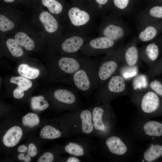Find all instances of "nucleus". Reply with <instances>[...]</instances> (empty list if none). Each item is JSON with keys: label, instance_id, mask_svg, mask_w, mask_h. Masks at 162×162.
<instances>
[{"label": "nucleus", "instance_id": "dca6fc26", "mask_svg": "<svg viewBox=\"0 0 162 162\" xmlns=\"http://www.w3.org/2000/svg\"><path fill=\"white\" fill-rule=\"evenodd\" d=\"M99 32L101 36L105 37L115 41L121 39L124 34L123 29L121 27L112 23L104 26L100 25Z\"/></svg>", "mask_w": 162, "mask_h": 162}, {"label": "nucleus", "instance_id": "c756f323", "mask_svg": "<svg viewBox=\"0 0 162 162\" xmlns=\"http://www.w3.org/2000/svg\"><path fill=\"white\" fill-rule=\"evenodd\" d=\"M22 122L24 126L32 128L39 124L40 118L37 114L30 112L22 117Z\"/></svg>", "mask_w": 162, "mask_h": 162}, {"label": "nucleus", "instance_id": "0eeeda50", "mask_svg": "<svg viewBox=\"0 0 162 162\" xmlns=\"http://www.w3.org/2000/svg\"><path fill=\"white\" fill-rule=\"evenodd\" d=\"M130 96L139 112L144 118L155 112L161 106L160 97L150 89L140 93H131Z\"/></svg>", "mask_w": 162, "mask_h": 162}, {"label": "nucleus", "instance_id": "9b49d317", "mask_svg": "<svg viewBox=\"0 0 162 162\" xmlns=\"http://www.w3.org/2000/svg\"><path fill=\"white\" fill-rule=\"evenodd\" d=\"M89 59L79 54L58 57L56 66L60 75L67 76L68 78L81 68Z\"/></svg>", "mask_w": 162, "mask_h": 162}, {"label": "nucleus", "instance_id": "7c9ffc66", "mask_svg": "<svg viewBox=\"0 0 162 162\" xmlns=\"http://www.w3.org/2000/svg\"><path fill=\"white\" fill-rule=\"evenodd\" d=\"M157 33V30L154 27L149 26L140 32L139 38L142 41H148L153 39L156 36Z\"/></svg>", "mask_w": 162, "mask_h": 162}, {"label": "nucleus", "instance_id": "1a4fd4ad", "mask_svg": "<svg viewBox=\"0 0 162 162\" xmlns=\"http://www.w3.org/2000/svg\"><path fill=\"white\" fill-rule=\"evenodd\" d=\"M91 38L88 34L72 31L57 40L58 50L65 56L77 54Z\"/></svg>", "mask_w": 162, "mask_h": 162}, {"label": "nucleus", "instance_id": "2f4dec72", "mask_svg": "<svg viewBox=\"0 0 162 162\" xmlns=\"http://www.w3.org/2000/svg\"><path fill=\"white\" fill-rule=\"evenodd\" d=\"M14 22L4 15H0V30L2 32L10 31L14 28Z\"/></svg>", "mask_w": 162, "mask_h": 162}, {"label": "nucleus", "instance_id": "7ed1b4c3", "mask_svg": "<svg viewBox=\"0 0 162 162\" xmlns=\"http://www.w3.org/2000/svg\"><path fill=\"white\" fill-rule=\"evenodd\" d=\"M127 81L118 71L98 89L95 95L96 102L110 104L113 100L128 94Z\"/></svg>", "mask_w": 162, "mask_h": 162}, {"label": "nucleus", "instance_id": "e433bc0d", "mask_svg": "<svg viewBox=\"0 0 162 162\" xmlns=\"http://www.w3.org/2000/svg\"><path fill=\"white\" fill-rule=\"evenodd\" d=\"M108 0H95L97 4V8L95 12L97 15L100 14V10L103 8V6L107 2Z\"/></svg>", "mask_w": 162, "mask_h": 162}, {"label": "nucleus", "instance_id": "79ce46f5", "mask_svg": "<svg viewBox=\"0 0 162 162\" xmlns=\"http://www.w3.org/2000/svg\"><path fill=\"white\" fill-rule=\"evenodd\" d=\"M28 154L25 157L24 160L26 162H29L31 160V157Z\"/></svg>", "mask_w": 162, "mask_h": 162}, {"label": "nucleus", "instance_id": "4be33fe9", "mask_svg": "<svg viewBox=\"0 0 162 162\" xmlns=\"http://www.w3.org/2000/svg\"><path fill=\"white\" fill-rule=\"evenodd\" d=\"M144 53L145 57L142 59L148 66L152 65L155 63L158 58L159 50L158 46L154 43L148 44L146 47Z\"/></svg>", "mask_w": 162, "mask_h": 162}, {"label": "nucleus", "instance_id": "72a5a7b5", "mask_svg": "<svg viewBox=\"0 0 162 162\" xmlns=\"http://www.w3.org/2000/svg\"><path fill=\"white\" fill-rule=\"evenodd\" d=\"M149 13L153 17L162 18V6H156L153 7L150 9Z\"/></svg>", "mask_w": 162, "mask_h": 162}, {"label": "nucleus", "instance_id": "ea45409f", "mask_svg": "<svg viewBox=\"0 0 162 162\" xmlns=\"http://www.w3.org/2000/svg\"><path fill=\"white\" fill-rule=\"evenodd\" d=\"M27 149V147L23 145L20 146L18 148L17 150L19 152L22 153L26 152Z\"/></svg>", "mask_w": 162, "mask_h": 162}, {"label": "nucleus", "instance_id": "a211bd4d", "mask_svg": "<svg viewBox=\"0 0 162 162\" xmlns=\"http://www.w3.org/2000/svg\"><path fill=\"white\" fill-rule=\"evenodd\" d=\"M22 135V131L19 127L15 126L9 129L4 136L3 144L8 147L15 146L19 142Z\"/></svg>", "mask_w": 162, "mask_h": 162}, {"label": "nucleus", "instance_id": "58836bf2", "mask_svg": "<svg viewBox=\"0 0 162 162\" xmlns=\"http://www.w3.org/2000/svg\"><path fill=\"white\" fill-rule=\"evenodd\" d=\"M81 160L77 157L72 156L68 157L66 161V162H80Z\"/></svg>", "mask_w": 162, "mask_h": 162}, {"label": "nucleus", "instance_id": "423d86ee", "mask_svg": "<svg viewBox=\"0 0 162 162\" xmlns=\"http://www.w3.org/2000/svg\"><path fill=\"white\" fill-rule=\"evenodd\" d=\"M101 139L104 152L112 158H124L131 152V147L128 141L120 134L112 131Z\"/></svg>", "mask_w": 162, "mask_h": 162}, {"label": "nucleus", "instance_id": "4468645a", "mask_svg": "<svg viewBox=\"0 0 162 162\" xmlns=\"http://www.w3.org/2000/svg\"><path fill=\"white\" fill-rule=\"evenodd\" d=\"M140 121L135 126V133L138 136L146 139H152L162 136V123L157 121L145 120Z\"/></svg>", "mask_w": 162, "mask_h": 162}, {"label": "nucleus", "instance_id": "5701e85b", "mask_svg": "<svg viewBox=\"0 0 162 162\" xmlns=\"http://www.w3.org/2000/svg\"><path fill=\"white\" fill-rule=\"evenodd\" d=\"M14 39L20 45L27 50H32L34 47L33 40L23 32H17L15 35Z\"/></svg>", "mask_w": 162, "mask_h": 162}, {"label": "nucleus", "instance_id": "2eb2a0df", "mask_svg": "<svg viewBox=\"0 0 162 162\" xmlns=\"http://www.w3.org/2000/svg\"><path fill=\"white\" fill-rule=\"evenodd\" d=\"M39 20L45 30L48 33L60 37V25L57 19L52 14L47 11H43L39 16Z\"/></svg>", "mask_w": 162, "mask_h": 162}, {"label": "nucleus", "instance_id": "473e14b6", "mask_svg": "<svg viewBox=\"0 0 162 162\" xmlns=\"http://www.w3.org/2000/svg\"><path fill=\"white\" fill-rule=\"evenodd\" d=\"M149 88L161 98H162V82L157 79L149 81Z\"/></svg>", "mask_w": 162, "mask_h": 162}, {"label": "nucleus", "instance_id": "cd10ccee", "mask_svg": "<svg viewBox=\"0 0 162 162\" xmlns=\"http://www.w3.org/2000/svg\"><path fill=\"white\" fill-rule=\"evenodd\" d=\"M48 102L44 99L42 96H34L31 98V106L33 110H43L49 106Z\"/></svg>", "mask_w": 162, "mask_h": 162}, {"label": "nucleus", "instance_id": "aec40b11", "mask_svg": "<svg viewBox=\"0 0 162 162\" xmlns=\"http://www.w3.org/2000/svg\"><path fill=\"white\" fill-rule=\"evenodd\" d=\"M162 156V145L151 143L142 152L141 161L152 162L155 161Z\"/></svg>", "mask_w": 162, "mask_h": 162}, {"label": "nucleus", "instance_id": "20e7f679", "mask_svg": "<svg viewBox=\"0 0 162 162\" xmlns=\"http://www.w3.org/2000/svg\"><path fill=\"white\" fill-rule=\"evenodd\" d=\"M65 13L72 31L88 34L92 28L97 16L93 10L84 9L77 6L70 8Z\"/></svg>", "mask_w": 162, "mask_h": 162}, {"label": "nucleus", "instance_id": "393cba45", "mask_svg": "<svg viewBox=\"0 0 162 162\" xmlns=\"http://www.w3.org/2000/svg\"><path fill=\"white\" fill-rule=\"evenodd\" d=\"M43 5L46 7L52 14L59 16L62 13L63 8L62 4L56 0H41Z\"/></svg>", "mask_w": 162, "mask_h": 162}, {"label": "nucleus", "instance_id": "f257e3e1", "mask_svg": "<svg viewBox=\"0 0 162 162\" xmlns=\"http://www.w3.org/2000/svg\"><path fill=\"white\" fill-rule=\"evenodd\" d=\"M98 63L89 58L67 81L78 92L85 96L90 95L98 88L96 71Z\"/></svg>", "mask_w": 162, "mask_h": 162}, {"label": "nucleus", "instance_id": "b1692460", "mask_svg": "<svg viewBox=\"0 0 162 162\" xmlns=\"http://www.w3.org/2000/svg\"><path fill=\"white\" fill-rule=\"evenodd\" d=\"M17 71L21 76L28 79H34L40 74V71L38 69L30 67L25 64H20L18 67Z\"/></svg>", "mask_w": 162, "mask_h": 162}, {"label": "nucleus", "instance_id": "9d476101", "mask_svg": "<svg viewBox=\"0 0 162 162\" xmlns=\"http://www.w3.org/2000/svg\"><path fill=\"white\" fill-rule=\"evenodd\" d=\"M115 45V41L105 37H92L83 45L80 52L88 57L95 56L112 51Z\"/></svg>", "mask_w": 162, "mask_h": 162}, {"label": "nucleus", "instance_id": "a878e982", "mask_svg": "<svg viewBox=\"0 0 162 162\" xmlns=\"http://www.w3.org/2000/svg\"><path fill=\"white\" fill-rule=\"evenodd\" d=\"M62 135V133L59 130L50 125L45 126L40 133V137L44 139H54L58 138Z\"/></svg>", "mask_w": 162, "mask_h": 162}, {"label": "nucleus", "instance_id": "4c0bfd02", "mask_svg": "<svg viewBox=\"0 0 162 162\" xmlns=\"http://www.w3.org/2000/svg\"><path fill=\"white\" fill-rule=\"evenodd\" d=\"M37 153V149L36 146L33 144H30L28 149V154L31 157H34L36 155Z\"/></svg>", "mask_w": 162, "mask_h": 162}, {"label": "nucleus", "instance_id": "6e6552de", "mask_svg": "<svg viewBox=\"0 0 162 162\" xmlns=\"http://www.w3.org/2000/svg\"><path fill=\"white\" fill-rule=\"evenodd\" d=\"M120 56L118 51L112 50L98 63L96 73L99 89L118 70L121 64Z\"/></svg>", "mask_w": 162, "mask_h": 162}, {"label": "nucleus", "instance_id": "f03ea898", "mask_svg": "<svg viewBox=\"0 0 162 162\" xmlns=\"http://www.w3.org/2000/svg\"><path fill=\"white\" fill-rule=\"evenodd\" d=\"M94 136L101 139L113 131L115 116L110 104L95 102L91 106Z\"/></svg>", "mask_w": 162, "mask_h": 162}, {"label": "nucleus", "instance_id": "39448f33", "mask_svg": "<svg viewBox=\"0 0 162 162\" xmlns=\"http://www.w3.org/2000/svg\"><path fill=\"white\" fill-rule=\"evenodd\" d=\"M68 116V128L72 134L94 136L91 106L71 111Z\"/></svg>", "mask_w": 162, "mask_h": 162}, {"label": "nucleus", "instance_id": "6ab92c4d", "mask_svg": "<svg viewBox=\"0 0 162 162\" xmlns=\"http://www.w3.org/2000/svg\"><path fill=\"white\" fill-rule=\"evenodd\" d=\"M139 52L136 47L131 46L124 52L123 58H120L122 65L134 67L137 66L139 60Z\"/></svg>", "mask_w": 162, "mask_h": 162}, {"label": "nucleus", "instance_id": "37998d69", "mask_svg": "<svg viewBox=\"0 0 162 162\" xmlns=\"http://www.w3.org/2000/svg\"><path fill=\"white\" fill-rule=\"evenodd\" d=\"M4 2H12L14 1L15 0H3Z\"/></svg>", "mask_w": 162, "mask_h": 162}, {"label": "nucleus", "instance_id": "bb28decb", "mask_svg": "<svg viewBox=\"0 0 162 162\" xmlns=\"http://www.w3.org/2000/svg\"><path fill=\"white\" fill-rule=\"evenodd\" d=\"M6 44L11 55L15 57L22 56L24 51L21 46L16 42L14 39L9 38L7 40Z\"/></svg>", "mask_w": 162, "mask_h": 162}, {"label": "nucleus", "instance_id": "f3484780", "mask_svg": "<svg viewBox=\"0 0 162 162\" xmlns=\"http://www.w3.org/2000/svg\"><path fill=\"white\" fill-rule=\"evenodd\" d=\"M10 82L18 85V87L13 91V95L14 98L20 99L24 95V91L31 87L32 82L28 79L22 76H14L10 79Z\"/></svg>", "mask_w": 162, "mask_h": 162}, {"label": "nucleus", "instance_id": "c9c22d12", "mask_svg": "<svg viewBox=\"0 0 162 162\" xmlns=\"http://www.w3.org/2000/svg\"><path fill=\"white\" fill-rule=\"evenodd\" d=\"M115 6L121 9L125 8L128 5L129 0H113Z\"/></svg>", "mask_w": 162, "mask_h": 162}, {"label": "nucleus", "instance_id": "ddd939ff", "mask_svg": "<svg viewBox=\"0 0 162 162\" xmlns=\"http://www.w3.org/2000/svg\"><path fill=\"white\" fill-rule=\"evenodd\" d=\"M94 148L92 143L86 139L79 138L69 142L64 147L65 151L72 156L89 158Z\"/></svg>", "mask_w": 162, "mask_h": 162}, {"label": "nucleus", "instance_id": "c85d7f7f", "mask_svg": "<svg viewBox=\"0 0 162 162\" xmlns=\"http://www.w3.org/2000/svg\"><path fill=\"white\" fill-rule=\"evenodd\" d=\"M118 71L127 81L132 80L139 74L137 66L129 67L121 65Z\"/></svg>", "mask_w": 162, "mask_h": 162}, {"label": "nucleus", "instance_id": "f8f14e48", "mask_svg": "<svg viewBox=\"0 0 162 162\" xmlns=\"http://www.w3.org/2000/svg\"><path fill=\"white\" fill-rule=\"evenodd\" d=\"M53 96L57 101L68 106L71 111L82 107V103L78 92L74 88L70 89H57L54 91Z\"/></svg>", "mask_w": 162, "mask_h": 162}, {"label": "nucleus", "instance_id": "f704fd0d", "mask_svg": "<svg viewBox=\"0 0 162 162\" xmlns=\"http://www.w3.org/2000/svg\"><path fill=\"white\" fill-rule=\"evenodd\" d=\"M54 159L52 154L50 152H46L43 154L38 158V162H52Z\"/></svg>", "mask_w": 162, "mask_h": 162}, {"label": "nucleus", "instance_id": "a19ab883", "mask_svg": "<svg viewBox=\"0 0 162 162\" xmlns=\"http://www.w3.org/2000/svg\"><path fill=\"white\" fill-rule=\"evenodd\" d=\"M18 159L20 160H24L25 156L24 154L21 153L19 154L17 156Z\"/></svg>", "mask_w": 162, "mask_h": 162}, {"label": "nucleus", "instance_id": "412c9836", "mask_svg": "<svg viewBox=\"0 0 162 162\" xmlns=\"http://www.w3.org/2000/svg\"><path fill=\"white\" fill-rule=\"evenodd\" d=\"M150 78L146 74H138L131 80V93H138L149 89Z\"/></svg>", "mask_w": 162, "mask_h": 162}]
</instances>
